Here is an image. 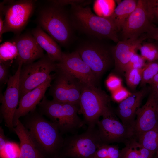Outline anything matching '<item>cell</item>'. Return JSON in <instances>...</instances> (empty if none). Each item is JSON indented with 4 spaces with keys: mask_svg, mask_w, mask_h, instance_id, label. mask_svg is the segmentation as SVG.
<instances>
[{
    "mask_svg": "<svg viewBox=\"0 0 158 158\" xmlns=\"http://www.w3.org/2000/svg\"><path fill=\"white\" fill-rule=\"evenodd\" d=\"M49 1L52 4L63 6L69 5L71 6L76 5L87 6L89 4V2L91 1H90L81 0H49Z\"/></svg>",
    "mask_w": 158,
    "mask_h": 158,
    "instance_id": "cell-35",
    "label": "cell"
},
{
    "mask_svg": "<svg viewBox=\"0 0 158 158\" xmlns=\"http://www.w3.org/2000/svg\"><path fill=\"white\" fill-rule=\"evenodd\" d=\"M146 39H152L158 41V27L155 26L152 27L145 34Z\"/></svg>",
    "mask_w": 158,
    "mask_h": 158,
    "instance_id": "cell-39",
    "label": "cell"
},
{
    "mask_svg": "<svg viewBox=\"0 0 158 158\" xmlns=\"http://www.w3.org/2000/svg\"><path fill=\"white\" fill-rule=\"evenodd\" d=\"M156 42H155L158 48V41H156Z\"/></svg>",
    "mask_w": 158,
    "mask_h": 158,
    "instance_id": "cell-44",
    "label": "cell"
},
{
    "mask_svg": "<svg viewBox=\"0 0 158 158\" xmlns=\"http://www.w3.org/2000/svg\"><path fill=\"white\" fill-rule=\"evenodd\" d=\"M138 0H124L118 4L109 17L120 31L125 21L135 9ZM118 32V33H119Z\"/></svg>",
    "mask_w": 158,
    "mask_h": 158,
    "instance_id": "cell-21",
    "label": "cell"
},
{
    "mask_svg": "<svg viewBox=\"0 0 158 158\" xmlns=\"http://www.w3.org/2000/svg\"><path fill=\"white\" fill-rule=\"evenodd\" d=\"M148 0H138L137 6L118 33L119 41L137 39L155 26Z\"/></svg>",
    "mask_w": 158,
    "mask_h": 158,
    "instance_id": "cell-11",
    "label": "cell"
},
{
    "mask_svg": "<svg viewBox=\"0 0 158 158\" xmlns=\"http://www.w3.org/2000/svg\"><path fill=\"white\" fill-rule=\"evenodd\" d=\"M17 47L18 64L22 65L32 63L44 55V50L38 43L31 32L17 35L14 40Z\"/></svg>",
    "mask_w": 158,
    "mask_h": 158,
    "instance_id": "cell-17",
    "label": "cell"
},
{
    "mask_svg": "<svg viewBox=\"0 0 158 158\" xmlns=\"http://www.w3.org/2000/svg\"><path fill=\"white\" fill-rule=\"evenodd\" d=\"M36 1H4L0 3V11L4 16L2 34L12 32L20 35L34 11Z\"/></svg>",
    "mask_w": 158,
    "mask_h": 158,
    "instance_id": "cell-8",
    "label": "cell"
},
{
    "mask_svg": "<svg viewBox=\"0 0 158 158\" xmlns=\"http://www.w3.org/2000/svg\"><path fill=\"white\" fill-rule=\"evenodd\" d=\"M102 144L97 127H88L83 133L64 138L58 158H94L96 151Z\"/></svg>",
    "mask_w": 158,
    "mask_h": 158,
    "instance_id": "cell-6",
    "label": "cell"
},
{
    "mask_svg": "<svg viewBox=\"0 0 158 158\" xmlns=\"http://www.w3.org/2000/svg\"><path fill=\"white\" fill-rule=\"evenodd\" d=\"M31 33L51 60L56 62L61 60L63 52L57 43L51 37L37 26L32 30Z\"/></svg>",
    "mask_w": 158,
    "mask_h": 158,
    "instance_id": "cell-20",
    "label": "cell"
},
{
    "mask_svg": "<svg viewBox=\"0 0 158 158\" xmlns=\"http://www.w3.org/2000/svg\"><path fill=\"white\" fill-rule=\"evenodd\" d=\"M8 141L5 136L3 129L0 127V152L4 150L6 143Z\"/></svg>",
    "mask_w": 158,
    "mask_h": 158,
    "instance_id": "cell-40",
    "label": "cell"
},
{
    "mask_svg": "<svg viewBox=\"0 0 158 158\" xmlns=\"http://www.w3.org/2000/svg\"><path fill=\"white\" fill-rule=\"evenodd\" d=\"M57 68V63L47 54L35 62L22 65L19 76L20 99L25 94L43 83L51 76Z\"/></svg>",
    "mask_w": 158,
    "mask_h": 158,
    "instance_id": "cell-9",
    "label": "cell"
},
{
    "mask_svg": "<svg viewBox=\"0 0 158 158\" xmlns=\"http://www.w3.org/2000/svg\"><path fill=\"white\" fill-rule=\"evenodd\" d=\"M149 87L150 91L158 97V83L154 85L149 86Z\"/></svg>",
    "mask_w": 158,
    "mask_h": 158,
    "instance_id": "cell-42",
    "label": "cell"
},
{
    "mask_svg": "<svg viewBox=\"0 0 158 158\" xmlns=\"http://www.w3.org/2000/svg\"><path fill=\"white\" fill-rule=\"evenodd\" d=\"M11 62H0V82L1 83H7L8 78V70Z\"/></svg>",
    "mask_w": 158,
    "mask_h": 158,
    "instance_id": "cell-34",
    "label": "cell"
},
{
    "mask_svg": "<svg viewBox=\"0 0 158 158\" xmlns=\"http://www.w3.org/2000/svg\"><path fill=\"white\" fill-rule=\"evenodd\" d=\"M148 2L153 16L154 22H158V0H148Z\"/></svg>",
    "mask_w": 158,
    "mask_h": 158,
    "instance_id": "cell-36",
    "label": "cell"
},
{
    "mask_svg": "<svg viewBox=\"0 0 158 158\" xmlns=\"http://www.w3.org/2000/svg\"><path fill=\"white\" fill-rule=\"evenodd\" d=\"M96 126L103 144L110 145L114 143L125 144L135 137L134 128L127 126L121 122L111 103L106 108Z\"/></svg>",
    "mask_w": 158,
    "mask_h": 158,
    "instance_id": "cell-10",
    "label": "cell"
},
{
    "mask_svg": "<svg viewBox=\"0 0 158 158\" xmlns=\"http://www.w3.org/2000/svg\"><path fill=\"white\" fill-rule=\"evenodd\" d=\"M158 83V73L155 75L149 81L148 84L150 86L155 85Z\"/></svg>",
    "mask_w": 158,
    "mask_h": 158,
    "instance_id": "cell-41",
    "label": "cell"
},
{
    "mask_svg": "<svg viewBox=\"0 0 158 158\" xmlns=\"http://www.w3.org/2000/svg\"><path fill=\"white\" fill-rule=\"evenodd\" d=\"M158 73V61L148 62L142 68L140 87L146 86L153 77Z\"/></svg>",
    "mask_w": 158,
    "mask_h": 158,
    "instance_id": "cell-28",
    "label": "cell"
},
{
    "mask_svg": "<svg viewBox=\"0 0 158 158\" xmlns=\"http://www.w3.org/2000/svg\"><path fill=\"white\" fill-rule=\"evenodd\" d=\"M92 38L81 42L76 51L98 80L114 66L113 46L104 43L103 40Z\"/></svg>",
    "mask_w": 158,
    "mask_h": 158,
    "instance_id": "cell-5",
    "label": "cell"
},
{
    "mask_svg": "<svg viewBox=\"0 0 158 158\" xmlns=\"http://www.w3.org/2000/svg\"><path fill=\"white\" fill-rule=\"evenodd\" d=\"M114 0H98L95 1L94 9L97 16L104 17L111 16L115 9Z\"/></svg>",
    "mask_w": 158,
    "mask_h": 158,
    "instance_id": "cell-27",
    "label": "cell"
},
{
    "mask_svg": "<svg viewBox=\"0 0 158 158\" xmlns=\"http://www.w3.org/2000/svg\"><path fill=\"white\" fill-rule=\"evenodd\" d=\"M18 65L16 71L13 76L10 77L6 89L0 97L1 116L6 126L13 132L14 128L13 118L19 102V76L22 66L20 63Z\"/></svg>",
    "mask_w": 158,
    "mask_h": 158,
    "instance_id": "cell-13",
    "label": "cell"
},
{
    "mask_svg": "<svg viewBox=\"0 0 158 158\" xmlns=\"http://www.w3.org/2000/svg\"><path fill=\"white\" fill-rule=\"evenodd\" d=\"M135 138L143 147L155 154L158 149V126Z\"/></svg>",
    "mask_w": 158,
    "mask_h": 158,
    "instance_id": "cell-24",
    "label": "cell"
},
{
    "mask_svg": "<svg viewBox=\"0 0 158 158\" xmlns=\"http://www.w3.org/2000/svg\"><path fill=\"white\" fill-rule=\"evenodd\" d=\"M18 54L16 45L14 42H6L0 45V62H11L17 58Z\"/></svg>",
    "mask_w": 158,
    "mask_h": 158,
    "instance_id": "cell-25",
    "label": "cell"
},
{
    "mask_svg": "<svg viewBox=\"0 0 158 158\" xmlns=\"http://www.w3.org/2000/svg\"><path fill=\"white\" fill-rule=\"evenodd\" d=\"M49 93L53 100L79 107L81 82L69 73L56 68Z\"/></svg>",
    "mask_w": 158,
    "mask_h": 158,
    "instance_id": "cell-12",
    "label": "cell"
},
{
    "mask_svg": "<svg viewBox=\"0 0 158 158\" xmlns=\"http://www.w3.org/2000/svg\"><path fill=\"white\" fill-rule=\"evenodd\" d=\"M131 93L126 88L122 86L111 92V99L119 103L127 98Z\"/></svg>",
    "mask_w": 158,
    "mask_h": 158,
    "instance_id": "cell-33",
    "label": "cell"
},
{
    "mask_svg": "<svg viewBox=\"0 0 158 158\" xmlns=\"http://www.w3.org/2000/svg\"><path fill=\"white\" fill-rule=\"evenodd\" d=\"M146 39L144 34L138 38L120 41L112 47L114 72L123 75L126 66L134 54L139 50L141 43Z\"/></svg>",
    "mask_w": 158,
    "mask_h": 158,
    "instance_id": "cell-16",
    "label": "cell"
},
{
    "mask_svg": "<svg viewBox=\"0 0 158 158\" xmlns=\"http://www.w3.org/2000/svg\"><path fill=\"white\" fill-rule=\"evenodd\" d=\"M146 60L142 56L135 53L131 57L124 69V72L131 69H141L145 66Z\"/></svg>",
    "mask_w": 158,
    "mask_h": 158,
    "instance_id": "cell-31",
    "label": "cell"
},
{
    "mask_svg": "<svg viewBox=\"0 0 158 158\" xmlns=\"http://www.w3.org/2000/svg\"><path fill=\"white\" fill-rule=\"evenodd\" d=\"M20 148L15 143L8 141L4 150L0 152L1 158H18Z\"/></svg>",
    "mask_w": 158,
    "mask_h": 158,
    "instance_id": "cell-30",
    "label": "cell"
},
{
    "mask_svg": "<svg viewBox=\"0 0 158 158\" xmlns=\"http://www.w3.org/2000/svg\"><path fill=\"white\" fill-rule=\"evenodd\" d=\"M41 6L37 11L35 21L37 26L46 32L57 43L64 47L71 43L75 30L69 11L65 6L49 2Z\"/></svg>",
    "mask_w": 158,
    "mask_h": 158,
    "instance_id": "cell-2",
    "label": "cell"
},
{
    "mask_svg": "<svg viewBox=\"0 0 158 158\" xmlns=\"http://www.w3.org/2000/svg\"><path fill=\"white\" fill-rule=\"evenodd\" d=\"M38 105L39 112L49 119L62 135L76 134L85 124L78 115L79 109L78 106L49 100L45 96Z\"/></svg>",
    "mask_w": 158,
    "mask_h": 158,
    "instance_id": "cell-4",
    "label": "cell"
},
{
    "mask_svg": "<svg viewBox=\"0 0 158 158\" xmlns=\"http://www.w3.org/2000/svg\"><path fill=\"white\" fill-rule=\"evenodd\" d=\"M105 84L107 88L111 92L122 86V80L116 75L111 74L106 79Z\"/></svg>",
    "mask_w": 158,
    "mask_h": 158,
    "instance_id": "cell-32",
    "label": "cell"
},
{
    "mask_svg": "<svg viewBox=\"0 0 158 158\" xmlns=\"http://www.w3.org/2000/svg\"><path fill=\"white\" fill-rule=\"evenodd\" d=\"M24 126L45 158H58L64 138L57 126L36 109L24 116Z\"/></svg>",
    "mask_w": 158,
    "mask_h": 158,
    "instance_id": "cell-1",
    "label": "cell"
},
{
    "mask_svg": "<svg viewBox=\"0 0 158 158\" xmlns=\"http://www.w3.org/2000/svg\"><path fill=\"white\" fill-rule=\"evenodd\" d=\"M149 92V87L146 86L142 87L140 90L132 93L127 98L118 103L116 109H138L140 107L143 99Z\"/></svg>",
    "mask_w": 158,
    "mask_h": 158,
    "instance_id": "cell-23",
    "label": "cell"
},
{
    "mask_svg": "<svg viewBox=\"0 0 158 158\" xmlns=\"http://www.w3.org/2000/svg\"><path fill=\"white\" fill-rule=\"evenodd\" d=\"M142 68L131 69L126 71L124 75L128 86L131 90H135L140 83L142 79Z\"/></svg>",
    "mask_w": 158,
    "mask_h": 158,
    "instance_id": "cell-29",
    "label": "cell"
},
{
    "mask_svg": "<svg viewBox=\"0 0 158 158\" xmlns=\"http://www.w3.org/2000/svg\"><path fill=\"white\" fill-rule=\"evenodd\" d=\"M108 150L107 158H119L120 150L117 145H108Z\"/></svg>",
    "mask_w": 158,
    "mask_h": 158,
    "instance_id": "cell-38",
    "label": "cell"
},
{
    "mask_svg": "<svg viewBox=\"0 0 158 158\" xmlns=\"http://www.w3.org/2000/svg\"><path fill=\"white\" fill-rule=\"evenodd\" d=\"M111 100V97L100 88L81 83L78 114L83 115L85 124L88 127L96 126Z\"/></svg>",
    "mask_w": 158,
    "mask_h": 158,
    "instance_id": "cell-7",
    "label": "cell"
},
{
    "mask_svg": "<svg viewBox=\"0 0 158 158\" xmlns=\"http://www.w3.org/2000/svg\"><path fill=\"white\" fill-rule=\"evenodd\" d=\"M14 131L20 142V153L18 158H45L39 150L28 130L19 119L16 122Z\"/></svg>",
    "mask_w": 158,
    "mask_h": 158,
    "instance_id": "cell-19",
    "label": "cell"
},
{
    "mask_svg": "<svg viewBox=\"0 0 158 158\" xmlns=\"http://www.w3.org/2000/svg\"></svg>",
    "mask_w": 158,
    "mask_h": 158,
    "instance_id": "cell-46",
    "label": "cell"
},
{
    "mask_svg": "<svg viewBox=\"0 0 158 158\" xmlns=\"http://www.w3.org/2000/svg\"><path fill=\"white\" fill-rule=\"evenodd\" d=\"M157 117H158V105L157 106Z\"/></svg>",
    "mask_w": 158,
    "mask_h": 158,
    "instance_id": "cell-45",
    "label": "cell"
},
{
    "mask_svg": "<svg viewBox=\"0 0 158 158\" xmlns=\"http://www.w3.org/2000/svg\"><path fill=\"white\" fill-rule=\"evenodd\" d=\"M108 145L102 144L97 149L94 158H107L108 154Z\"/></svg>",
    "mask_w": 158,
    "mask_h": 158,
    "instance_id": "cell-37",
    "label": "cell"
},
{
    "mask_svg": "<svg viewBox=\"0 0 158 158\" xmlns=\"http://www.w3.org/2000/svg\"><path fill=\"white\" fill-rule=\"evenodd\" d=\"M149 93L145 103L139 107L136 113V117L134 126L135 138L158 126V97L150 90Z\"/></svg>",
    "mask_w": 158,
    "mask_h": 158,
    "instance_id": "cell-15",
    "label": "cell"
},
{
    "mask_svg": "<svg viewBox=\"0 0 158 158\" xmlns=\"http://www.w3.org/2000/svg\"><path fill=\"white\" fill-rule=\"evenodd\" d=\"M154 158H158V149L156 152Z\"/></svg>",
    "mask_w": 158,
    "mask_h": 158,
    "instance_id": "cell-43",
    "label": "cell"
},
{
    "mask_svg": "<svg viewBox=\"0 0 158 158\" xmlns=\"http://www.w3.org/2000/svg\"><path fill=\"white\" fill-rule=\"evenodd\" d=\"M54 76V74L52 75L47 81L28 92L20 99L18 107L16 111L13 118L14 127L16 122L20 117L26 116L36 109L37 105L45 96L47 89L51 86V83Z\"/></svg>",
    "mask_w": 158,
    "mask_h": 158,
    "instance_id": "cell-18",
    "label": "cell"
},
{
    "mask_svg": "<svg viewBox=\"0 0 158 158\" xmlns=\"http://www.w3.org/2000/svg\"><path fill=\"white\" fill-rule=\"evenodd\" d=\"M72 25L75 30L91 38L109 39L117 43L119 31L109 17L96 15L87 6H71L69 11Z\"/></svg>",
    "mask_w": 158,
    "mask_h": 158,
    "instance_id": "cell-3",
    "label": "cell"
},
{
    "mask_svg": "<svg viewBox=\"0 0 158 158\" xmlns=\"http://www.w3.org/2000/svg\"><path fill=\"white\" fill-rule=\"evenodd\" d=\"M57 68L69 73L89 86L96 87L97 83V79L76 50L70 53L63 52L61 60L57 63Z\"/></svg>",
    "mask_w": 158,
    "mask_h": 158,
    "instance_id": "cell-14",
    "label": "cell"
},
{
    "mask_svg": "<svg viewBox=\"0 0 158 158\" xmlns=\"http://www.w3.org/2000/svg\"><path fill=\"white\" fill-rule=\"evenodd\" d=\"M120 150L119 158H153L154 153L143 147L135 137L125 144Z\"/></svg>",
    "mask_w": 158,
    "mask_h": 158,
    "instance_id": "cell-22",
    "label": "cell"
},
{
    "mask_svg": "<svg viewBox=\"0 0 158 158\" xmlns=\"http://www.w3.org/2000/svg\"><path fill=\"white\" fill-rule=\"evenodd\" d=\"M140 55L148 62L158 60V48L155 43L143 41L139 47Z\"/></svg>",
    "mask_w": 158,
    "mask_h": 158,
    "instance_id": "cell-26",
    "label": "cell"
}]
</instances>
